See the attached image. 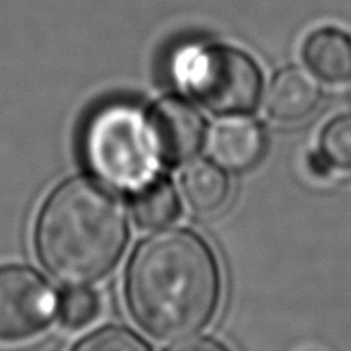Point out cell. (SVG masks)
<instances>
[{"label": "cell", "instance_id": "1", "mask_svg": "<svg viewBox=\"0 0 351 351\" xmlns=\"http://www.w3.org/2000/svg\"><path fill=\"white\" fill-rule=\"evenodd\" d=\"M127 304L144 331L170 346L209 324L221 298V273L211 247L189 230L147 237L134 252Z\"/></svg>", "mask_w": 351, "mask_h": 351}, {"label": "cell", "instance_id": "2", "mask_svg": "<svg viewBox=\"0 0 351 351\" xmlns=\"http://www.w3.org/2000/svg\"><path fill=\"white\" fill-rule=\"evenodd\" d=\"M129 239L123 206L91 178H71L47 197L36 219L41 264L71 287L95 283L119 264Z\"/></svg>", "mask_w": 351, "mask_h": 351}, {"label": "cell", "instance_id": "3", "mask_svg": "<svg viewBox=\"0 0 351 351\" xmlns=\"http://www.w3.org/2000/svg\"><path fill=\"white\" fill-rule=\"evenodd\" d=\"M81 154L99 180L139 191L160 165L147 117L129 103H108L91 113L81 130Z\"/></svg>", "mask_w": 351, "mask_h": 351}, {"label": "cell", "instance_id": "4", "mask_svg": "<svg viewBox=\"0 0 351 351\" xmlns=\"http://www.w3.org/2000/svg\"><path fill=\"white\" fill-rule=\"evenodd\" d=\"M178 84L216 115H243L257 106L263 89L259 65L250 55L226 45H199L175 60Z\"/></svg>", "mask_w": 351, "mask_h": 351}, {"label": "cell", "instance_id": "5", "mask_svg": "<svg viewBox=\"0 0 351 351\" xmlns=\"http://www.w3.org/2000/svg\"><path fill=\"white\" fill-rule=\"evenodd\" d=\"M57 297L50 285L24 266L0 267V341L34 338L51 322Z\"/></svg>", "mask_w": 351, "mask_h": 351}, {"label": "cell", "instance_id": "6", "mask_svg": "<svg viewBox=\"0 0 351 351\" xmlns=\"http://www.w3.org/2000/svg\"><path fill=\"white\" fill-rule=\"evenodd\" d=\"M151 136L161 163L178 167L197 154L206 137L201 113L180 98H165L147 115Z\"/></svg>", "mask_w": 351, "mask_h": 351}, {"label": "cell", "instance_id": "7", "mask_svg": "<svg viewBox=\"0 0 351 351\" xmlns=\"http://www.w3.org/2000/svg\"><path fill=\"white\" fill-rule=\"evenodd\" d=\"M321 98L322 89L311 72L302 67H287L271 81L266 110L278 122H300L317 110Z\"/></svg>", "mask_w": 351, "mask_h": 351}, {"label": "cell", "instance_id": "8", "mask_svg": "<svg viewBox=\"0 0 351 351\" xmlns=\"http://www.w3.org/2000/svg\"><path fill=\"white\" fill-rule=\"evenodd\" d=\"M305 64L329 84L351 82V34L326 26L312 31L302 47Z\"/></svg>", "mask_w": 351, "mask_h": 351}, {"label": "cell", "instance_id": "9", "mask_svg": "<svg viewBox=\"0 0 351 351\" xmlns=\"http://www.w3.org/2000/svg\"><path fill=\"white\" fill-rule=\"evenodd\" d=\"M266 137L252 120L230 119L218 123L211 136V153L232 170H247L263 158Z\"/></svg>", "mask_w": 351, "mask_h": 351}, {"label": "cell", "instance_id": "10", "mask_svg": "<svg viewBox=\"0 0 351 351\" xmlns=\"http://www.w3.org/2000/svg\"><path fill=\"white\" fill-rule=\"evenodd\" d=\"M182 192L187 204L201 215H213L228 202L230 180L209 161H195L182 175Z\"/></svg>", "mask_w": 351, "mask_h": 351}, {"label": "cell", "instance_id": "11", "mask_svg": "<svg viewBox=\"0 0 351 351\" xmlns=\"http://www.w3.org/2000/svg\"><path fill=\"white\" fill-rule=\"evenodd\" d=\"M136 192L132 213L141 228H163L178 218L180 202L167 180H151Z\"/></svg>", "mask_w": 351, "mask_h": 351}, {"label": "cell", "instance_id": "12", "mask_svg": "<svg viewBox=\"0 0 351 351\" xmlns=\"http://www.w3.org/2000/svg\"><path fill=\"white\" fill-rule=\"evenodd\" d=\"M321 154L331 167L351 171V115H339L321 134Z\"/></svg>", "mask_w": 351, "mask_h": 351}, {"label": "cell", "instance_id": "13", "mask_svg": "<svg viewBox=\"0 0 351 351\" xmlns=\"http://www.w3.org/2000/svg\"><path fill=\"white\" fill-rule=\"evenodd\" d=\"M101 312L98 293L82 287H74L62 297L60 321L67 329H82L95 322Z\"/></svg>", "mask_w": 351, "mask_h": 351}, {"label": "cell", "instance_id": "14", "mask_svg": "<svg viewBox=\"0 0 351 351\" xmlns=\"http://www.w3.org/2000/svg\"><path fill=\"white\" fill-rule=\"evenodd\" d=\"M77 351H146L149 350L144 339L125 328H103L91 332L74 346Z\"/></svg>", "mask_w": 351, "mask_h": 351}, {"label": "cell", "instance_id": "15", "mask_svg": "<svg viewBox=\"0 0 351 351\" xmlns=\"http://www.w3.org/2000/svg\"><path fill=\"white\" fill-rule=\"evenodd\" d=\"M170 348L173 350H223L225 348V345H221V343L218 341H211V339H202V341H199V339L192 338V341H184V343H178V345H173L170 346Z\"/></svg>", "mask_w": 351, "mask_h": 351}, {"label": "cell", "instance_id": "16", "mask_svg": "<svg viewBox=\"0 0 351 351\" xmlns=\"http://www.w3.org/2000/svg\"><path fill=\"white\" fill-rule=\"evenodd\" d=\"M308 168H311L312 175H315V177H326V175L329 173V168H331V165L328 163V160H326L324 156H311L308 158Z\"/></svg>", "mask_w": 351, "mask_h": 351}]
</instances>
